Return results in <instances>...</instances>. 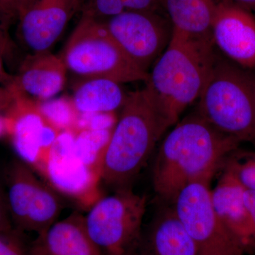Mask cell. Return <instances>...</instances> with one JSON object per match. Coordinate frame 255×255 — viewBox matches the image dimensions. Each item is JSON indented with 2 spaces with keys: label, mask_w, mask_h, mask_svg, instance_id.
<instances>
[{
  "label": "cell",
  "mask_w": 255,
  "mask_h": 255,
  "mask_svg": "<svg viewBox=\"0 0 255 255\" xmlns=\"http://www.w3.org/2000/svg\"><path fill=\"white\" fill-rule=\"evenodd\" d=\"M240 142L211 127L197 112L177 122L164 139L152 169V184L162 200L173 203L189 184L211 182Z\"/></svg>",
  "instance_id": "6da1fadb"
},
{
  "label": "cell",
  "mask_w": 255,
  "mask_h": 255,
  "mask_svg": "<svg viewBox=\"0 0 255 255\" xmlns=\"http://www.w3.org/2000/svg\"><path fill=\"white\" fill-rule=\"evenodd\" d=\"M216 51L212 38H196L172 29L168 46L145 82L169 128L199 100Z\"/></svg>",
  "instance_id": "7a4b0ae2"
},
{
  "label": "cell",
  "mask_w": 255,
  "mask_h": 255,
  "mask_svg": "<svg viewBox=\"0 0 255 255\" xmlns=\"http://www.w3.org/2000/svg\"><path fill=\"white\" fill-rule=\"evenodd\" d=\"M168 128L145 87L128 94L99 160L101 179L115 189L130 187Z\"/></svg>",
  "instance_id": "3957f363"
},
{
  "label": "cell",
  "mask_w": 255,
  "mask_h": 255,
  "mask_svg": "<svg viewBox=\"0 0 255 255\" xmlns=\"http://www.w3.org/2000/svg\"><path fill=\"white\" fill-rule=\"evenodd\" d=\"M196 112L238 142L255 140V74L216 49Z\"/></svg>",
  "instance_id": "277c9868"
},
{
  "label": "cell",
  "mask_w": 255,
  "mask_h": 255,
  "mask_svg": "<svg viewBox=\"0 0 255 255\" xmlns=\"http://www.w3.org/2000/svg\"><path fill=\"white\" fill-rule=\"evenodd\" d=\"M67 70L84 78L110 79L120 84L147 80L110 36L105 24L81 15L61 55Z\"/></svg>",
  "instance_id": "5b68a950"
},
{
  "label": "cell",
  "mask_w": 255,
  "mask_h": 255,
  "mask_svg": "<svg viewBox=\"0 0 255 255\" xmlns=\"http://www.w3.org/2000/svg\"><path fill=\"white\" fill-rule=\"evenodd\" d=\"M145 209V196L130 187L116 189L85 216L87 232L105 255L133 252L141 236Z\"/></svg>",
  "instance_id": "8992f818"
},
{
  "label": "cell",
  "mask_w": 255,
  "mask_h": 255,
  "mask_svg": "<svg viewBox=\"0 0 255 255\" xmlns=\"http://www.w3.org/2000/svg\"><path fill=\"white\" fill-rule=\"evenodd\" d=\"M210 183L195 182L180 191L173 209L192 238L197 255H243L248 248L215 212Z\"/></svg>",
  "instance_id": "52a82bcc"
},
{
  "label": "cell",
  "mask_w": 255,
  "mask_h": 255,
  "mask_svg": "<svg viewBox=\"0 0 255 255\" xmlns=\"http://www.w3.org/2000/svg\"><path fill=\"white\" fill-rule=\"evenodd\" d=\"M6 195L11 223L20 232H44L56 222L63 201L21 159L13 161L6 173Z\"/></svg>",
  "instance_id": "ba28073f"
},
{
  "label": "cell",
  "mask_w": 255,
  "mask_h": 255,
  "mask_svg": "<svg viewBox=\"0 0 255 255\" xmlns=\"http://www.w3.org/2000/svg\"><path fill=\"white\" fill-rule=\"evenodd\" d=\"M105 24L128 58L147 73L172 38L170 21L159 12L126 10Z\"/></svg>",
  "instance_id": "9c48e42d"
},
{
  "label": "cell",
  "mask_w": 255,
  "mask_h": 255,
  "mask_svg": "<svg viewBox=\"0 0 255 255\" xmlns=\"http://www.w3.org/2000/svg\"><path fill=\"white\" fill-rule=\"evenodd\" d=\"M215 48L228 60L255 70V14L219 0L211 26Z\"/></svg>",
  "instance_id": "30bf717a"
},
{
  "label": "cell",
  "mask_w": 255,
  "mask_h": 255,
  "mask_svg": "<svg viewBox=\"0 0 255 255\" xmlns=\"http://www.w3.org/2000/svg\"><path fill=\"white\" fill-rule=\"evenodd\" d=\"M78 0H33L18 14V32L31 53L50 50L74 15Z\"/></svg>",
  "instance_id": "8fae6325"
},
{
  "label": "cell",
  "mask_w": 255,
  "mask_h": 255,
  "mask_svg": "<svg viewBox=\"0 0 255 255\" xmlns=\"http://www.w3.org/2000/svg\"><path fill=\"white\" fill-rule=\"evenodd\" d=\"M11 92L14 101L8 118L4 119L6 131L11 135L14 150L21 160L34 163L42 150H49L58 133L26 96L15 88Z\"/></svg>",
  "instance_id": "7c38bea8"
},
{
  "label": "cell",
  "mask_w": 255,
  "mask_h": 255,
  "mask_svg": "<svg viewBox=\"0 0 255 255\" xmlns=\"http://www.w3.org/2000/svg\"><path fill=\"white\" fill-rule=\"evenodd\" d=\"M67 72L61 57L50 50L30 53L21 64L12 85L26 97L43 102L54 98L63 90Z\"/></svg>",
  "instance_id": "4fadbf2b"
},
{
  "label": "cell",
  "mask_w": 255,
  "mask_h": 255,
  "mask_svg": "<svg viewBox=\"0 0 255 255\" xmlns=\"http://www.w3.org/2000/svg\"><path fill=\"white\" fill-rule=\"evenodd\" d=\"M31 255H102L87 232L85 216L75 212L38 235L30 246Z\"/></svg>",
  "instance_id": "5bb4252c"
},
{
  "label": "cell",
  "mask_w": 255,
  "mask_h": 255,
  "mask_svg": "<svg viewBox=\"0 0 255 255\" xmlns=\"http://www.w3.org/2000/svg\"><path fill=\"white\" fill-rule=\"evenodd\" d=\"M246 189L226 167L214 189L211 201L219 219L241 238L247 248L255 247L253 228L244 202Z\"/></svg>",
  "instance_id": "9a60e30c"
},
{
  "label": "cell",
  "mask_w": 255,
  "mask_h": 255,
  "mask_svg": "<svg viewBox=\"0 0 255 255\" xmlns=\"http://www.w3.org/2000/svg\"><path fill=\"white\" fill-rule=\"evenodd\" d=\"M75 134H58L48 150V172L56 187L68 194H80L90 184V172L75 152Z\"/></svg>",
  "instance_id": "2e32d148"
},
{
  "label": "cell",
  "mask_w": 255,
  "mask_h": 255,
  "mask_svg": "<svg viewBox=\"0 0 255 255\" xmlns=\"http://www.w3.org/2000/svg\"><path fill=\"white\" fill-rule=\"evenodd\" d=\"M219 0H159L172 29L196 38H211Z\"/></svg>",
  "instance_id": "e0dca14e"
},
{
  "label": "cell",
  "mask_w": 255,
  "mask_h": 255,
  "mask_svg": "<svg viewBox=\"0 0 255 255\" xmlns=\"http://www.w3.org/2000/svg\"><path fill=\"white\" fill-rule=\"evenodd\" d=\"M121 85L110 79L85 78L74 91L72 102L75 110L80 114L113 113L127 99Z\"/></svg>",
  "instance_id": "ac0fdd59"
},
{
  "label": "cell",
  "mask_w": 255,
  "mask_h": 255,
  "mask_svg": "<svg viewBox=\"0 0 255 255\" xmlns=\"http://www.w3.org/2000/svg\"><path fill=\"white\" fill-rule=\"evenodd\" d=\"M147 238L151 255H197L192 238L173 208L157 216Z\"/></svg>",
  "instance_id": "d6986e66"
},
{
  "label": "cell",
  "mask_w": 255,
  "mask_h": 255,
  "mask_svg": "<svg viewBox=\"0 0 255 255\" xmlns=\"http://www.w3.org/2000/svg\"><path fill=\"white\" fill-rule=\"evenodd\" d=\"M37 108L47 123L56 129L67 128L75 120L76 110L72 100L66 97L43 101Z\"/></svg>",
  "instance_id": "ffe728a7"
},
{
  "label": "cell",
  "mask_w": 255,
  "mask_h": 255,
  "mask_svg": "<svg viewBox=\"0 0 255 255\" xmlns=\"http://www.w3.org/2000/svg\"><path fill=\"white\" fill-rule=\"evenodd\" d=\"M246 190L255 191V154L244 162L231 160L226 164Z\"/></svg>",
  "instance_id": "44dd1931"
},
{
  "label": "cell",
  "mask_w": 255,
  "mask_h": 255,
  "mask_svg": "<svg viewBox=\"0 0 255 255\" xmlns=\"http://www.w3.org/2000/svg\"><path fill=\"white\" fill-rule=\"evenodd\" d=\"M19 233L12 229L0 233V255H31L30 246L25 244Z\"/></svg>",
  "instance_id": "7402d4cb"
},
{
  "label": "cell",
  "mask_w": 255,
  "mask_h": 255,
  "mask_svg": "<svg viewBox=\"0 0 255 255\" xmlns=\"http://www.w3.org/2000/svg\"><path fill=\"white\" fill-rule=\"evenodd\" d=\"M31 0H0V16L5 24L31 3Z\"/></svg>",
  "instance_id": "603a6c76"
},
{
  "label": "cell",
  "mask_w": 255,
  "mask_h": 255,
  "mask_svg": "<svg viewBox=\"0 0 255 255\" xmlns=\"http://www.w3.org/2000/svg\"><path fill=\"white\" fill-rule=\"evenodd\" d=\"M12 230V223L10 218L6 191L0 182V233Z\"/></svg>",
  "instance_id": "cb8c5ba5"
},
{
  "label": "cell",
  "mask_w": 255,
  "mask_h": 255,
  "mask_svg": "<svg viewBox=\"0 0 255 255\" xmlns=\"http://www.w3.org/2000/svg\"><path fill=\"white\" fill-rule=\"evenodd\" d=\"M244 202L251 220L255 243V191L245 190Z\"/></svg>",
  "instance_id": "d4e9b609"
},
{
  "label": "cell",
  "mask_w": 255,
  "mask_h": 255,
  "mask_svg": "<svg viewBox=\"0 0 255 255\" xmlns=\"http://www.w3.org/2000/svg\"><path fill=\"white\" fill-rule=\"evenodd\" d=\"M6 28V24L0 16V51L3 55L9 46V41Z\"/></svg>",
  "instance_id": "484cf974"
},
{
  "label": "cell",
  "mask_w": 255,
  "mask_h": 255,
  "mask_svg": "<svg viewBox=\"0 0 255 255\" xmlns=\"http://www.w3.org/2000/svg\"><path fill=\"white\" fill-rule=\"evenodd\" d=\"M14 97L10 92L9 89L6 90L0 89V110L5 108L9 109L12 105Z\"/></svg>",
  "instance_id": "4316f807"
},
{
  "label": "cell",
  "mask_w": 255,
  "mask_h": 255,
  "mask_svg": "<svg viewBox=\"0 0 255 255\" xmlns=\"http://www.w3.org/2000/svg\"><path fill=\"white\" fill-rule=\"evenodd\" d=\"M2 53L0 51V83H7L11 85L14 81V78L5 71L4 65H3Z\"/></svg>",
  "instance_id": "83f0119b"
},
{
  "label": "cell",
  "mask_w": 255,
  "mask_h": 255,
  "mask_svg": "<svg viewBox=\"0 0 255 255\" xmlns=\"http://www.w3.org/2000/svg\"><path fill=\"white\" fill-rule=\"evenodd\" d=\"M228 1L255 14V0H228Z\"/></svg>",
  "instance_id": "f1b7e54d"
},
{
  "label": "cell",
  "mask_w": 255,
  "mask_h": 255,
  "mask_svg": "<svg viewBox=\"0 0 255 255\" xmlns=\"http://www.w3.org/2000/svg\"><path fill=\"white\" fill-rule=\"evenodd\" d=\"M6 131V124H5L4 119L0 117V136H1Z\"/></svg>",
  "instance_id": "f546056e"
},
{
  "label": "cell",
  "mask_w": 255,
  "mask_h": 255,
  "mask_svg": "<svg viewBox=\"0 0 255 255\" xmlns=\"http://www.w3.org/2000/svg\"><path fill=\"white\" fill-rule=\"evenodd\" d=\"M105 255H135L133 252H123V253H112Z\"/></svg>",
  "instance_id": "4dcf8cb0"
},
{
  "label": "cell",
  "mask_w": 255,
  "mask_h": 255,
  "mask_svg": "<svg viewBox=\"0 0 255 255\" xmlns=\"http://www.w3.org/2000/svg\"><path fill=\"white\" fill-rule=\"evenodd\" d=\"M33 1V0H31V1Z\"/></svg>",
  "instance_id": "1f68e13d"
}]
</instances>
